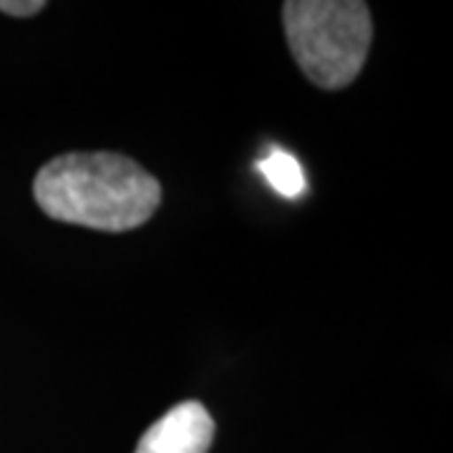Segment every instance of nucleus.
Instances as JSON below:
<instances>
[{
  "label": "nucleus",
  "instance_id": "1",
  "mask_svg": "<svg viewBox=\"0 0 453 453\" xmlns=\"http://www.w3.org/2000/svg\"><path fill=\"white\" fill-rule=\"evenodd\" d=\"M33 196L56 222L129 232L162 204V184L124 154L71 151L38 169Z\"/></svg>",
  "mask_w": 453,
  "mask_h": 453
},
{
  "label": "nucleus",
  "instance_id": "2",
  "mask_svg": "<svg viewBox=\"0 0 453 453\" xmlns=\"http://www.w3.org/2000/svg\"><path fill=\"white\" fill-rule=\"evenodd\" d=\"M285 35L300 71L335 91L357 79L372 41L371 11L360 0H288Z\"/></svg>",
  "mask_w": 453,
  "mask_h": 453
},
{
  "label": "nucleus",
  "instance_id": "3",
  "mask_svg": "<svg viewBox=\"0 0 453 453\" xmlns=\"http://www.w3.org/2000/svg\"><path fill=\"white\" fill-rule=\"evenodd\" d=\"M214 441V421L199 401H184L166 411L146 431L134 453H207Z\"/></svg>",
  "mask_w": 453,
  "mask_h": 453
},
{
  "label": "nucleus",
  "instance_id": "4",
  "mask_svg": "<svg viewBox=\"0 0 453 453\" xmlns=\"http://www.w3.org/2000/svg\"><path fill=\"white\" fill-rule=\"evenodd\" d=\"M257 166L259 172H262V177L273 184V189H275L277 195L288 196V199L305 195V187H308L305 172H303L300 162H297L292 154H288V151L275 149V151H273L270 157H265Z\"/></svg>",
  "mask_w": 453,
  "mask_h": 453
},
{
  "label": "nucleus",
  "instance_id": "5",
  "mask_svg": "<svg viewBox=\"0 0 453 453\" xmlns=\"http://www.w3.org/2000/svg\"><path fill=\"white\" fill-rule=\"evenodd\" d=\"M46 8L43 0H0V13L16 18H31Z\"/></svg>",
  "mask_w": 453,
  "mask_h": 453
}]
</instances>
